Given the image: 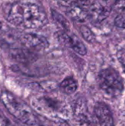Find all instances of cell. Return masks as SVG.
<instances>
[{
	"instance_id": "obj_10",
	"label": "cell",
	"mask_w": 125,
	"mask_h": 126,
	"mask_svg": "<svg viewBox=\"0 0 125 126\" xmlns=\"http://www.w3.org/2000/svg\"><path fill=\"white\" fill-rule=\"evenodd\" d=\"M21 41L25 47L36 50L43 49L49 46L47 40L43 36L35 34H24L21 37Z\"/></svg>"
},
{
	"instance_id": "obj_18",
	"label": "cell",
	"mask_w": 125,
	"mask_h": 126,
	"mask_svg": "<svg viewBox=\"0 0 125 126\" xmlns=\"http://www.w3.org/2000/svg\"><path fill=\"white\" fill-rule=\"evenodd\" d=\"M10 123L6 117H4L2 114H0V126H9Z\"/></svg>"
},
{
	"instance_id": "obj_19",
	"label": "cell",
	"mask_w": 125,
	"mask_h": 126,
	"mask_svg": "<svg viewBox=\"0 0 125 126\" xmlns=\"http://www.w3.org/2000/svg\"><path fill=\"white\" fill-rule=\"evenodd\" d=\"M115 7L119 10H124L125 8V1H119L115 2Z\"/></svg>"
},
{
	"instance_id": "obj_2",
	"label": "cell",
	"mask_w": 125,
	"mask_h": 126,
	"mask_svg": "<svg viewBox=\"0 0 125 126\" xmlns=\"http://www.w3.org/2000/svg\"><path fill=\"white\" fill-rule=\"evenodd\" d=\"M32 106L43 118L66 120L72 116V110L68 103L56 97L45 95L35 97L32 100Z\"/></svg>"
},
{
	"instance_id": "obj_12",
	"label": "cell",
	"mask_w": 125,
	"mask_h": 126,
	"mask_svg": "<svg viewBox=\"0 0 125 126\" xmlns=\"http://www.w3.org/2000/svg\"><path fill=\"white\" fill-rule=\"evenodd\" d=\"M38 122L41 126H69L66 120L61 119H46L38 118Z\"/></svg>"
},
{
	"instance_id": "obj_11",
	"label": "cell",
	"mask_w": 125,
	"mask_h": 126,
	"mask_svg": "<svg viewBox=\"0 0 125 126\" xmlns=\"http://www.w3.org/2000/svg\"><path fill=\"white\" fill-rule=\"evenodd\" d=\"M60 89L67 94H71L74 93L77 89V83L71 77L64 79L60 84Z\"/></svg>"
},
{
	"instance_id": "obj_13",
	"label": "cell",
	"mask_w": 125,
	"mask_h": 126,
	"mask_svg": "<svg viewBox=\"0 0 125 126\" xmlns=\"http://www.w3.org/2000/svg\"><path fill=\"white\" fill-rule=\"evenodd\" d=\"M27 50L16 49L15 51H13L12 55L13 58H15L18 61L25 62V61H29L31 59L34 58V57Z\"/></svg>"
},
{
	"instance_id": "obj_5",
	"label": "cell",
	"mask_w": 125,
	"mask_h": 126,
	"mask_svg": "<svg viewBox=\"0 0 125 126\" xmlns=\"http://www.w3.org/2000/svg\"><path fill=\"white\" fill-rule=\"evenodd\" d=\"M112 6L109 1H90L87 7L88 18L94 23H99L105 19L111 13Z\"/></svg>"
},
{
	"instance_id": "obj_6",
	"label": "cell",
	"mask_w": 125,
	"mask_h": 126,
	"mask_svg": "<svg viewBox=\"0 0 125 126\" xmlns=\"http://www.w3.org/2000/svg\"><path fill=\"white\" fill-rule=\"evenodd\" d=\"M90 1H59L58 4L66 7V14L73 20L77 21H84L88 18L87 7Z\"/></svg>"
},
{
	"instance_id": "obj_17",
	"label": "cell",
	"mask_w": 125,
	"mask_h": 126,
	"mask_svg": "<svg viewBox=\"0 0 125 126\" xmlns=\"http://www.w3.org/2000/svg\"><path fill=\"white\" fill-rule=\"evenodd\" d=\"M118 58H119V62L121 63L122 66V68L124 69L125 72V52H121L119 53V55H118Z\"/></svg>"
},
{
	"instance_id": "obj_9",
	"label": "cell",
	"mask_w": 125,
	"mask_h": 126,
	"mask_svg": "<svg viewBox=\"0 0 125 126\" xmlns=\"http://www.w3.org/2000/svg\"><path fill=\"white\" fill-rule=\"evenodd\" d=\"M57 38L62 44L71 48L77 53L85 55L87 53L86 47L80 39L74 34H69L65 32H60L57 33Z\"/></svg>"
},
{
	"instance_id": "obj_4",
	"label": "cell",
	"mask_w": 125,
	"mask_h": 126,
	"mask_svg": "<svg viewBox=\"0 0 125 126\" xmlns=\"http://www.w3.org/2000/svg\"><path fill=\"white\" fill-rule=\"evenodd\" d=\"M98 82L101 89L111 97H118L124 90V83L120 75L112 68L101 71Z\"/></svg>"
},
{
	"instance_id": "obj_8",
	"label": "cell",
	"mask_w": 125,
	"mask_h": 126,
	"mask_svg": "<svg viewBox=\"0 0 125 126\" xmlns=\"http://www.w3.org/2000/svg\"><path fill=\"white\" fill-rule=\"evenodd\" d=\"M94 126H114L113 117L110 109L103 103H98L94 107Z\"/></svg>"
},
{
	"instance_id": "obj_14",
	"label": "cell",
	"mask_w": 125,
	"mask_h": 126,
	"mask_svg": "<svg viewBox=\"0 0 125 126\" xmlns=\"http://www.w3.org/2000/svg\"><path fill=\"white\" fill-rule=\"evenodd\" d=\"M52 15L53 17V19L64 30H69V27H70V24L69 21L63 16H62L60 13H57L55 10H52Z\"/></svg>"
},
{
	"instance_id": "obj_15",
	"label": "cell",
	"mask_w": 125,
	"mask_h": 126,
	"mask_svg": "<svg viewBox=\"0 0 125 126\" xmlns=\"http://www.w3.org/2000/svg\"><path fill=\"white\" fill-rule=\"evenodd\" d=\"M80 33L83 35V38L86 41H88L89 43H94L95 41L96 37L89 27H88L85 25H81L80 27Z\"/></svg>"
},
{
	"instance_id": "obj_3",
	"label": "cell",
	"mask_w": 125,
	"mask_h": 126,
	"mask_svg": "<svg viewBox=\"0 0 125 126\" xmlns=\"http://www.w3.org/2000/svg\"><path fill=\"white\" fill-rule=\"evenodd\" d=\"M0 99L10 114L25 126H32L38 123V118L32 110L10 92H3Z\"/></svg>"
},
{
	"instance_id": "obj_7",
	"label": "cell",
	"mask_w": 125,
	"mask_h": 126,
	"mask_svg": "<svg viewBox=\"0 0 125 126\" xmlns=\"http://www.w3.org/2000/svg\"><path fill=\"white\" fill-rule=\"evenodd\" d=\"M74 126H94L93 118L88 111L86 102L83 98L78 99L72 110Z\"/></svg>"
},
{
	"instance_id": "obj_16",
	"label": "cell",
	"mask_w": 125,
	"mask_h": 126,
	"mask_svg": "<svg viewBox=\"0 0 125 126\" xmlns=\"http://www.w3.org/2000/svg\"><path fill=\"white\" fill-rule=\"evenodd\" d=\"M115 24L119 28H125V15L119 14L115 19Z\"/></svg>"
},
{
	"instance_id": "obj_1",
	"label": "cell",
	"mask_w": 125,
	"mask_h": 126,
	"mask_svg": "<svg viewBox=\"0 0 125 126\" xmlns=\"http://www.w3.org/2000/svg\"><path fill=\"white\" fill-rule=\"evenodd\" d=\"M6 19L13 25L25 29L43 27L48 22L43 7L36 2L18 1L7 5Z\"/></svg>"
}]
</instances>
